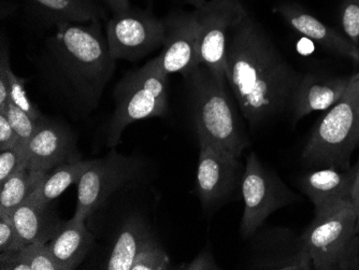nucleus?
Wrapping results in <instances>:
<instances>
[{
    "mask_svg": "<svg viewBox=\"0 0 359 270\" xmlns=\"http://www.w3.org/2000/svg\"><path fill=\"white\" fill-rule=\"evenodd\" d=\"M26 163V144L22 141L11 148L0 150V184Z\"/></svg>",
    "mask_w": 359,
    "mask_h": 270,
    "instance_id": "28",
    "label": "nucleus"
},
{
    "mask_svg": "<svg viewBox=\"0 0 359 270\" xmlns=\"http://www.w3.org/2000/svg\"><path fill=\"white\" fill-rule=\"evenodd\" d=\"M20 141L5 114H0V150L11 148Z\"/></svg>",
    "mask_w": 359,
    "mask_h": 270,
    "instance_id": "32",
    "label": "nucleus"
},
{
    "mask_svg": "<svg viewBox=\"0 0 359 270\" xmlns=\"http://www.w3.org/2000/svg\"><path fill=\"white\" fill-rule=\"evenodd\" d=\"M351 78L309 74L302 76L292 104V122L334 106L346 93Z\"/></svg>",
    "mask_w": 359,
    "mask_h": 270,
    "instance_id": "16",
    "label": "nucleus"
},
{
    "mask_svg": "<svg viewBox=\"0 0 359 270\" xmlns=\"http://www.w3.org/2000/svg\"><path fill=\"white\" fill-rule=\"evenodd\" d=\"M166 34L164 19L148 10L129 9L112 14L106 28L111 55L116 60H140L163 46Z\"/></svg>",
    "mask_w": 359,
    "mask_h": 270,
    "instance_id": "9",
    "label": "nucleus"
},
{
    "mask_svg": "<svg viewBox=\"0 0 359 270\" xmlns=\"http://www.w3.org/2000/svg\"><path fill=\"white\" fill-rule=\"evenodd\" d=\"M104 1L112 14L123 13L132 9L129 0H104Z\"/></svg>",
    "mask_w": 359,
    "mask_h": 270,
    "instance_id": "34",
    "label": "nucleus"
},
{
    "mask_svg": "<svg viewBox=\"0 0 359 270\" xmlns=\"http://www.w3.org/2000/svg\"><path fill=\"white\" fill-rule=\"evenodd\" d=\"M239 156L209 144H201L196 192L205 211L219 208L231 198L243 178Z\"/></svg>",
    "mask_w": 359,
    "mask_h": 270,
    "instance_id": "11",
    "label": "nucleus"
},
{
    "mask_svg": "<svg viewBox=\"0 0 359 270\" xmlns=\"http://www.w3.org/2000/svg\"><path fill=\"white\" fill-rule=\"evenodd\" d=\"M46 21L58 26L102 21L106 10L100 0H27Z\"/></svg>",
    "mask_w": 359,
    "mask_h": 270,
    "instance_id": "21",
    "label": "nucleus"
},
{
    "mask_svg": "<svg viewBox=\"0 0 359 270\" xmlns=\"http://www.w3.org/2000/svg\"><path fill=\"white\" fill-rule=\"evenodd\" d=\"M191 116L199 144H209L241 156L249 141L244 136L237 111L228 93L227 81L199 65L185 76Z\"/></svg>",
    "mask_w": 359,
    "mask_h": 270,
    "instance_id": "3",
    "label": "nucleus"
},
{
    "mask_svg": "<svg viewBox=\"0 0 359 270\" xmlns=\"http://www.w3.org/2000/svg\"><path fill=\"white\" fill-rule=\"evenodd\" d=\"M114 111L107 130V147L116 148L133 123L164 116L168 111V76L158 56L127 72L114 88Z\"/></svg>",
    "mask_w": 359,
    "mask_h": 270,
    "instance_id": "5",
    "label": "nucleus"
},
{
    "mask_svg": "<svg viewBox=\"0 0 359 270\" xmlns=\"http://www.w3.org/2000/svg\"><path fill=\"white\" fill-rule=\"evenodd\" d=\"M355 178L353 181L352 189H351V203L354 207L355 212L357 215V231L359 233V162L357 166L355 167Z\"/></svg>",
    "mask_w": 359,
    "mask_h": 270,
    "instance_id": "33",
    "label": "nucleus"
},
{
    "mask_svg": "<svg viewBox=\"0 0 359 270\" xmlns=\"http://www.w3.org/2000/svg\"><path fill=\"white\" fill-rule=\"evenodd\" d=\"M166 34L158 60L167 76L183 78L201 65L199 54V26L194 11H173L164 18Z\"/></svg>",
    "mask_w": 359,
    "mask_h": 270,
    "instance_id": "14",
    "label": "nucleus"
},
{
    "mask_svg": "<svg viewBox=\"0 0 359 270\" xmlns=\"http://www.w3.org/2000/svg\"><path fill=\"white\" fill-rule=\"evenodd\" d=\"M273 12L283 18L292 29L320 44L323 49L359 62L358 46L334 28L322 23L304 8L296 4H281L274 8Z\"/></svg>",
    "mask_w": 359,
    "mask_h": 270,
    "instance_id": "15",
    "label": "nucleus"
},
{
    "mask_svg": "<svg viewBox=\"0 0 359 270\" xmlns=\"http://www.w3.org/2000/svg\"><path fill=\"white\" fill-rule=\"evenodd\" d=\"M353 80H356V81H359V70L358 72H356V74H354V76H352Z\"/></svg>",
    "mask_w": 359,
    "mask_h": 270,
    "instance_id": "36",
    "label": "nucleus"
},
{
    "mask_svg": "<svg viewBox=\"0 0 359 270\" xmlns=\"http://www.w3.org/2000/svg\"><path fill=\"white\" fill-rule=\"evenodd\" d=\"M154 239L156 236L144 217L138 213L127 215L111 241L102 269L132 270L137 254Z\"/></svg>",
    "mask_w": 359,
    "mask_h": 270,
    "instance_id": "17",
    "label": "nucleus"
},
{
    "mask_svg": "<svg viewBox=\"0 0 359 270\" xmlns=\"http://www.w3.org/2000/svg\"><path fill=\"white\" fill-rule=\"evenodd\" d=\"M355 171L356 168L338 170L328 167L306 173L300 179V189L313 203L316 215L340 201H350Z\"/></svg>",
    "mask_w": 359,
    "mask_h": 270,
    "instance_id": "18",
    "label": "nucleus"
},
{
    "mask_svg": "<svg viewBox=\"0 0 359 270\" xmlns=\"http://www.w3.org/2000/svg\"><path fill=\"white\" fill-rule=\"evenodd\" d=\"M102 21L66 23L46 38L40 72L52 92L76 114L98 107L116 69Z\"/></svg>",
    "mask_w": 359,
    "mask_h": 270,
    "instance_id": "2",
    "label": "nucleus"
},
{
    "mask_svg": "<svg viewBox=\"0 0 359 270\" xmlns=\"http://www.w3.org/2000/svg\"><path fill=\"white\" fill-rule=\"evenodd\" d=\"M48 245L62 270H72L79 267L92 253L95 238L86 227V221L72 217L62 222Z\"/></svg>",
    "mask_w": 359,
    "mask_h": 270,
    "instance_id": "20",
    "label": "nucleus"
},
{
    "mask_svg": "<svg viewBox=\"0 0 359 270\" xmlns=\"http://www.w3.org/2000/svg\"><path fill=\"white\" fill-rule=\"evenodd\" d=\"M169 267L170 257L156 238L139 251L132 270H166Z\"/></svg>",
    "mask_w": 359,
    "mask_h": 270,
    "instance_id": "26",
    "label": "nucleus"
},
{
    "mask_svg": "<svg viewBox=\"0 0 359 270\" xmlns=\"http://www.w3.org/2000/svg\"><path fill=\"white\" fill-rule=\"evenodd\" d=\"M358 234L354 207L344 201L314 215L302 238L314 269H359Z\"/></svg>",
    "mask_w": 359,
    "mask_h": 270,
    "instance_id": "6",
    "label": "nucleus"
},
{
    "mask_svg": "<svg viewBox=\"0 0 359 270\" xmlns=\"http://www.w3.org/2000/svg\"><path fill=\"white\" fill-rule=\"evenodd\" d=\"M20 238L11 215L0 213V253L19 251Z\"/></svg>",
    "mask_w": 359,
    "mask_h": 270,
    "instance_id": "30",
    "label": "nucleus"
},
{
    "mask_svg": "<svg viewBox=\"0 0 359 270\" xmlns=\"http://www.w3.org/2000/svg\"><path fill=\"white\" fill-rule=\"evenodd\" d=\"M0 269L62 270L48 243H34L19 251L0 253Z\"/></svg>",
    "mask_w": 359,
    "mask_h": 270,
    "instance_id": "25",
    "label": "nucleus"
},
{
    "mask_svg": "<svg viewBox=\"0 0 359 270\" xmlns=\"http://www.w3.org/2000/svg\"><path fill=\"white\" fill-rule=\"evenodd\" d=\"M180 269L187 270H217L219 269L213 254L209 249L203 250L191 263L180 266Z\"/></svg>",
    "mask_w": 359,
    "mask_h": 270,
    "instance_id": "31",
    "label": "nucleus"
},
{
    "mask_svg": "<svg viewBox=\"0 0 359 270\" xmlns=\"http://www.w3.org/2000/svg\"><path fill=\"white\" fill-rule=\"evenodd\" d=\"M95 164V160L67 163L44 175L30 198L40 203H51L74 183H79L84 173Z\"/></svg>",
    "mask_w": 359,
    "mask_h": 270,
    "instance_id": "22",
    "label": "nucleus"
},
{
    "mask_svg": "<svg viewBox=\"0 0 359 270\" xmlns=\"http://www.w3.org/2000/svg\"><path fill=\"white\" fill-rule=\"evenodd\" d=\"M340 21L346 37L359 48V0H344Z\"/></svg>",
    "mask_w": 359,
    "mask_h": 270,
    "instance_id": "29",
    "label": "nucleus"
},
{
    "mask_svg": "<svg viewBox=\"0 0 359 270\" xmlns=\"http://www.w3.org/2000/svg\"><path fill=\"white\" fill-rule=\"evenodd\" d=\"M19 234L20 250L34 243H48L62 224L51 203H40L29 198L12 212Z\"/></svg>",
    "mask_w": 359,
    "mask_h": 270,
    "instance_id": "19",
    "label": "nucleus"
},
{
    "mask_svg": "<svg viewBox=\"0 0 359 270\" xmlns=\"http://www.w3.org/2000/svg\"><path fill=\"white\" fill-rule=\"evenodd\" d=\"M25 79L14 74L10 65L9 48L1 41L0 48V109L11 100L14 104L25 111L35 121L41 119L40 112L34 102L28 97L26 92Z\"/></svg>",
    "mask_w": 359,
    "mask_h": 270,
    "instance_id": "23",
    "label": "nucleus"
},
{
    "mask_svg": "<svg viewBox=\"0 0 359 270\" xmlns=\"http://www.w3.org/2000/svg\"><path fill=\"white\" fill-rule=\"evenodd\" d=\"M44 173L32 170L27 164L10 176L5 182L0 184V213L12 215L22 203L32 197L39 187Z\"/></svg>",
    "mask_w": 359,
    "mask_h": 270,
    "instance_id": "24",
    "label": "nucleus"
},
{
    "mask_svg": "<svg viewBox=\"0 0 359 270\" xmlns=\"http://www.w3.org/2000/svg\"><path fill=\"white\" fill-rule=\"evenodd\" d=\"M185 4L187 5L193 6L194 8H199L203 5V4L207 3L208 0H183Z\"/></svg>",
    "mask_w": 359,
    "mask_h": 270,
    "instance_id": "35",
    "label": "nucleus"
},
{
    "mask_svg": "<svg viewBox=\"0 0 359 270\" xmlns=\"http://www.w3.org/2000/svg\"><path fill=\"white\" fill-rule=\"evenodd\" d=\"M241 193L244 211L240 235L243 238L251 237L272 213L299 199L276 173L264 166L254 152L248 156Z\"/></svg>",
    "mask_w": 359,
    "mask_h": 270,
    "instance_id": "8",
    "label": "nucleus"
},
{
    "mask_svg": "<svg viewBox=\"0 0 359 270\" xmlns=\"http://www.w3.org/2000/svg\"><path fill=\"white\" fill-rule=\"evenodd\" d=\"M82 155L76 137L67 125L42 116L37 128L26 144V164L32 170L48 173L60 165L78 162Z\"/></svg>",
    "mask_w": 359,
    "mask_h": 270,
    "instance_id": "13",
    "label": "nucleus"
},
{
    "mask_svg": "<svg viewBox=\"0 0 359 270\" xmlns=\"http://www.w3.org/2000/svg\"><path fill=\"white\" fill-rule=\"evenodd\" d=\"M143 170L144 163L140 158L120 154L114 149L95 160V164L79 181L74 217L88 221L120 189L138 181Z\"/></svg>",
    "mask_w": 359,
    "mask_h": 270,
    "instance_id": "7",
    "label": "nucleus"
},
{
    "mask_svg": "<svg viewBox=\"0 0 359 270\" xmlns=\"http://www.w3.org/2000/svg\"><path fill=\"white\" fill-rule=\"evenodd\" d=\"M199 26L201 65L225 80V54L228 34L247 17L240 0H210L194 10Z\"/></svg>",
    "mask_w": 359,
    "mask_h": 270,
    "instance_id": "10",
    "label": "nucleus"
},
{
    "mask_svg": "<svg viewBox=\"0 0 359 270\" xmlns=\"http://www.w3.org/2000/svg\"><path fill=\"white\" fill-rule=\"evenodd\" d=\"M0 114H5L20 140L27 144L32 135L35 134L37 121L34 120L27 112L14 104L11 100L7 102L5 108L0 109Z\"/></svg>",
    "mask_w": 359,
    "mask_h": 270,
    "instance_id": "27",
    "label": "nucleus"
},
{
    "mask_svg": "<svg viewBox=\"0 0 359 270\" xmlns=\"http://www.w3.org/2000/svg\"><path fill=\"white\" fill-rule=\"evenodd\" d=\"M359 146V81L353 80L344 96L320 119L308 139L302 160L309 166L350 170Z\"/></svg>",
    "mask_w": 359,
    "mask_h": 270,
    "instance_id": "4",
    "label": "nucleus"
},
{
    "mask_svg": "<svg viewBox=\"0 0 359 270\" xmlns=\"http://www.w3.org/2000/svg\"><path fill=\"white\" fill-rule=\"evenodd\" d=\"M225 74L242 116L254 127L292 112L304 76L249 14L228 34Z\"/></svg>",
    "mask_w": 359,
    "mask_h": 270,
    "instance_id": "1",
    "label": "nucleus"
},
{
    "mask_svg": "<svg viewBox=\"0 0 359 270\" xmlns=\"http://www.w3.org/2000/svg\"><path fill=\"white\" fill-rule=\"evenodd\" d=\"M249 267L253 269L309 270L312 259L302 235L287 227L257 229L251 236Z\"/></svg>",
    "mask_w": 359,
    "mask_h": 270,
    "instance_id": "12",
    "label": "nucleus"
}]
</instances>
